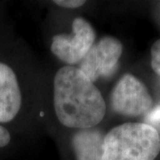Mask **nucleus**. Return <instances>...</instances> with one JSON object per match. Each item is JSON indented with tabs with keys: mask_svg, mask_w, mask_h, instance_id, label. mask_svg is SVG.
<instances>
[{
	"mask_svg": "<svg viewBox=\"0 0 160 160\" xmlns=\"http://www.w3.org/2000/svg\"><path fill=\"white\" fill-rule=\"evenodd\" d=\"M11 142V133L8 129L0 124V148L7 146Z\"/></svg>",
	"mask_w": 160,
	"mask_h": 160,
	"instance_id": "10",
	"label": "nucleus"
},
{
	"mask_svg": "<svg viewBox=\"0 0 160 160\" xmlns=\"http://www.w3.org/2000/svg\"><path fill=\"white\" fill-rule=\"evenodd\" d=\"M102 132L94 129H82L72 138V146L77 160H102Z\"/></svg>",
	"mask_w": 160,
	"mask_h": 160,
	"instance_id": "7",
	"label": "nucleus"
},
{
	"mask_svg": "<svg viewBox=\"0 0 160 160\" xmlns=\"http://www.w3.org/2000/svg\"><path fill=\"white\" fill-rule=\"evenodd\" d=\"M146 120L151 124L160 125V105L155 109H151L148 114H146Z\"/></svg>",
	"mask_w": 160,
	"mask_h": 160,
	"instance_id": "11",
	"label": "nucleus"
},
{
	"mask_svg": "<svg viewBox=\"0 0 160 160\" xmlns=\"http://www.w3.org/2000/svg\"><path fill=\"white\" fill-rule=\"evenodd\" d=\"M151 68L157 74L160 75V39L157 40L151 46Z\"/></svg>",
	"mask_w": 160,
	"mask_h": 160,
	"instance_id": "8",
	"label": "nucleus"
},
{
	"mask_svg": "<svg viewBox=\"0 0 160 160\" xmlns=\"http://www.w3.org/2000/svg\"><path fill=\"white\" fill-rule=\"evenodd\" d=\"M111 108L115 112L127 117L148 114L153 99L142 81L131 74L123 76L112 90Z\"/></svg>",
	"mask_w": 160,
	"mask_h": 160,
	"instance_id": "3",
	"label": "nucleus"
},
{
	"mask_svg": "<svg viewBox=\"0 0 160 160\" xmlns=\"http://www.w3.org/2000/svg\"><path fill=\"white\" fill-rule=\"evenodd\" d=\"M22 95L17 74L9 64L0 61V124H8L19 114Z\"/></svg>",
	"mask_w": 160,
	"mask_h": 160,
	"instance_id": "6",
	"label": "nucleus"
},
{
	"mask_svg": "<svg viewBox=\"0 0 160 160\" xmlns=\"http://www.w3.org/2000/svg\"><path fill=\"white\" fill-rule=\"evenodd\" d=\"M95 31L86 19L78 17L72 22L71 35L59 34L52 38V52L69 65L79 64L94 45Z\"/></svg>",
	"mask_w": 160,
	"mask_h": 160,
	"instance_id": "4",
	"label": "nucleus"
},
{
	"mask_svg": "<svg viewBox=\"0 0 160 160\" xmlns=\"http://www.w3.org/2000/svg\"><path fill=\"white\" fill-rule=\"evenodd\" d=\"M86 3V1H81V0H55L54 4L58 6L64 7V8H78L82 6Z\"/></svg>",
	"mask_w": 160,
	"mask_h": 160,
	"instance_id": "9",
	"label": "nucleus"
},
{
	"mask_svg": "<svg viewBox=\"0 0 160 160\" xmlns=\"http://www.w3.org/2000/svg\"><path fill=\"white\" fill-rule=\"evenodd\" d=\"M123 52V46L113 37H105L92 46L86 57L79 63L80 71L92 82L110 76Z\"/></svg>",
	"mask_w": 160,
	"mask_h": 160,
	"instance_id": "5",
	"label": "nucleus"
},
{
	"mask_svg": "<svg viewBox=\"0 0 160 160\" xmlns=\"http://www.w3.org/2000/svg\"><path fill=\"white\" fill-rule=\"evenodd\" d=\"M53 105L63 126L79 130L93 128L106 113V103L101 92L73 66H65L55 75Z\"/></svg>",
	"mask_w": 160,
	"mask_h": 160,
	"instance_id": "1",
	"label": "nucleus"
},
{
	"mask_svg": "<svg viewBox=\"0 0 160 160\" xmlns=\"http://www.w3.org/2000/svg\"><path fill=\"white\" fill-rule=\"evenodd\" d=\"M160 152V135L145 123H126L104 136L102 160H154Z\"/></svg>",
	"mask_w": 160,
	"mask_h": 160,
	"instance_id": "2",
	"label": "nucleus"
}]
</instances>
